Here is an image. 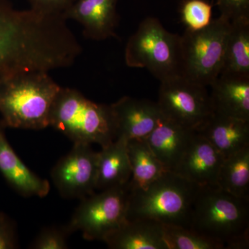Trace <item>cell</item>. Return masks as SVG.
Returning a JSON list of instances; mask_svg holds the SVG:
<instances>
[{
	"label": "cell",
	"mask_w": 249,
	"mask_h": 249,
	"mask_svg": "<svg viewBox=\"0 0 249 249\" xmlns=\"http://www.w3.org/2000/svg\"><path fill=\"white\" fill-rule=\"evenodd\" d=\"M80 53L62 16L19 11L0 0V84L25 72L71 66Z\"/></svg>",
	"instance_id": "obj_1"
},
{
	"label": "cell",
	"mask_w": 249,
	"mask_h": 249,
	"mask_svg": "<svg viewBox=\"0 0 249 249\" xmlns=\"http://www.w3.org/2000/svg\"><path fill=\"white\" fill-rule=\"evenodd\" d=\"M190 229L224 246H249V199L238 197L218 186L199 187L193 201Z\"/></svg>",
	"instance_id": "obj_2"
},
{
	"label": "cell",
	"mask_w": 249,
	"mask_h": 249,
	"mask_svg": "<svg viewBox=\"0 0 249 249\" xmlns=\"http://www.w3.org/2000/svg\"><path fill=\"white\" fill-rule=\"evenodd\" d=\"M60 88L47 71L25 72L6 80L0 84L1 123L12 128H46Z\"/></svg>",
	"instance_id": "obj_3"
},
{
	"label": "cell",
	"mask_w": 249,
	"mask_h": 249,
	"mask_svg": "<svg viewBox=\"0 0 249 249\" xmlns=\"http://www.w3.org/2000/svg\"><path fill=\"white\" fill-rule=\"evenodd\" d=\"M49 122V126L73 143H96L103 147L116 139L110 105L93 102L71 88L60 87L51 107Z\"/></svg>",
	"instance_id": "obj_4"
},
{
	"label": "cell",
	"mask_w": 249,
	"mask_h": 249,
	"mask_svg": "<svg viewBox=\"0 0 249 249\" xmlns=\"http://www.w3.org/2000/svg\"><path fill=\"white\" fill-rule=\"evenodd\" d=\"M129 187L127 221L149 219L163 225L189 228L197 185L165 171L145 188Z\"/></svg>",
	"instance_id": "obj_5"
},
{
	"label": "cell",
	"mask_w": 249,
	"mask_h": 249,
	"mask_svg": "<svg viewBox=\"0 0 249 249\" xmlns=\"http://www.w3.org/2000/svg\"><path fill=\"white\" fill-rule=\"evenodd\" d=\"M126 65L148 70L162 80L181 75V36L167 31L158 19L147 18L124 49Z\"/></svg>",
	"instance_id": "obj_6"
},
{
	"label": "cell",
	"mask_w": 249,
	"mask_h": 249,
	"mask_svg": "<svg viewBox=\"0 0 249 249\" xmlns=\"http://www.w3.org/2000/svg\"><path fill=\"white\" fill-rule=\"evenodd\" d=\"M231 22L219 16L198 31L181 36V76L210 87L222 71Z\"/></svg>",
	"instance_id": "obj_7"
},
{
	"label": "cell",
	"mask_w": 249,
	"mask_h": 249,
	"mask_svg": "<svg viewBox=\"0 0 249 249\" xmlns=\"http://www.w3.org/2000/svg\"><path fill=\"white\" fill-rule=\"evenodd\" d=\"M129 182L124 186L101 190L81 199L71 220L70 231L82 232L87 240L104 241L111 232L127 221Z\"/></svg>",
	"instance_id": "obj_8"
},
{
	"label": "cell",
	"mask_w": 249,
	"mask_h": 249,
	"mask_svg": "<svg viewBox=\"0 0 249 249\" xmlns=\"http://www.w3.org/2000/svg\"><path fill=\"white\" fill-rule=\"evenodd\" d=\"M157 103L162 115L196 132L213 114L207 87L181 75L160 81Z\"/></svg>",
	"instance_id": "obj_9"
},
{
	"label": "cell",
	"mask_w": 249,
	"mask_h": 249,
	"mask_svg": "<svg viewBox=\"0 0 249 249\" xmlns=\"http://www.w3.org/2000/svg\"><path fill=\"white\" fill-rule=\"evenodd\" d=\"M98 152L90 144L74 143L71 151L58 160L51 173L62 197L84 199L94 193L97 179Z\"/></svg>",
	"instance_id": "obj_10"
},
{
	"label": "cell",
	"mask_w": 249,
	"mask_h": 249,
	"mask_svg": "<svg viewBox=\"0 0 249 249\" xmlns=\"http://www.w3.org/2000/svg\"><path fill=\"white\" fill-rule=\"evenodd\" d=\"M110 106L115 121L116 139L146 138L161 115L157 103L150 100L124 96Z\"/></svg>",
	"instance_id": "obj_11"
},
{
	"label": "cell",
	"mask_w": 249,
	"mask_h": 249,
	"mask_svg": "<svg viewBox=\"0 0 249 249\" xmlns=\"http://www.w3.org/2000/svg\"><path fill=\"white\" fill-rule=\"evenodd\" d=\"M224 157L203 136L196 132L174 173L198 186H217Z\"/></svg>",
	"instance_id": "obj_12"
},
{
	"label": "cell",
	"mask_w": 249,
	"mask_h": 249,
	"mask_svg": "<svg viewBox=\"0 0 249 249\" xmlns=\"http://www.w3.org/2000/svg\"><path fill=\"white\" fill-rule=\"evenodd\" d=\"M118 0H75L63 17L81 24L88 38L104 40L116 37Z\"/></svg>",
	"instance_id": "obj_13"
},
{
	"label": "cell",
	"mask_w": 249,
	"mask_h": 249,
	"mask_svg": "<svg viewBox=\"0 0 249 249\" xmlns=\"http://www.w3.org/2000/svg\"><path fill=\"white\" fill-rule=\"evenodd\" d=\"M196 132L161 114L155 128L145 139L165 169L173 172Z\"/></svg>",
	"instance_id": "obj_14"
},
{
	"label": "cell",
	"mask_w": 249,
	"mask_h": 249,
	"mask_svg": "<svg viewBox=\"0 0 249 249\" xmlns=\"http://www.w3.org/2000/svg\"><path fill=\"white\" fill-rule=\"evenodd\" d=\"M0 121V172L10 186L24 197H45L50 191L47 180L33 173L16 155L6 138Z\"/></svg>",
	"instance_id": "obj_15"
},
{
	"label": "cell",
	"mask_w": 249,
	"mask_h": 249,
	"mask_svg": "<svg viewBox=\"0 0 249 249\" xmlns=\"http://www.w3.org/2000/svg\"><path fill=\"white\" fill-rule=\"evenodd\" d=\"M210 87L214 114L249 121V78L219 76Z\"/></svg>",
	"instance_id": "obj_16"
},
{
	"label": "cell",
	"mask_w": 249,
	"mask_h": 249,
	"mask_svg": "<svg viewBox=\"0 0 249 249\" xmlns=\"http://www.w3.org/2000/svg\"><path fill=\"white\" fill-rule=\"evenodd\" d=\"M198 133L224 158L249 145V121L213 114Z\"/></svg>",
	"instance_id": "obj_17"
},
{
	"label": "cell",
	"mask_w": 249,
	"mask_h": 249,
	"mask_svg": "<svg viewBox=\"0 0 249 249\" xmlns=\"http://www.w3.org/2000/svg\"><path fill=\"white\" fill-rule=\"evenodd\" d=\"M103 242L112 249H168L163 224L149 219L126 221Z\"/></svg>",
	"instance_id": "obj_18"
},
{
	"label": "cell",
	"mask_w": 249,
	"mask_h": 249,
	"mask_svg": "<svg viewBox=\"0 0 249 249\" xmlns=\"http://www.w3.org/2000/svg\"><path fill=\"white\" fill-rule=\"evenodd\" d=\"M127 140L117 138L98 152L96 189L124 186L132 177L127 151Z\"/></svg>",
	"instance_id": "obj_19"
},
{
	"label": "cell",
	"mask_w": 249,
	"mask_h": 249,
	"mask_svg": "<svg viewBox=\"0 0 249 249\" xmlns=\"http://www.w3.org/2000/svg\"><path fill=\"white\" fill-rule=\"evenodd\" d=\"M219 76L249 78V19L231 22Z\"/></svg>",
	"instance_id": "obj_20"
},
{
	"label": "cell",
	"mask_w": 249,
	"mask_h": 249,
	"mask_svg": "<svg viewBox=\"0 0 249 249\" xmlns=\"http://www.w3.org/2000/svg\"><path fill=\"white\" fill-rule=\"evenodd\" d=\"M127 151L132 171L129 181L132 188H145L167 171L146 139L127 140Z\"/></svg>",
	"instance_id": "obj_21"
},
{
	"label": "cell",
	"mask_w": 249,
	"mask_h": 249,
	"mask_svg": "<svg viewBox=\"0 0 249 249\" xmlns=\"http://www.w3.org/2000/svg\"><path fill=\"white\" fill-rule=\"evenodd\" d=\"M217 186L232 196L249 199V145L224 159Z\"/></svg>",
	"instance_id": "obj_22"
},
{
	"label": "cell",
	"mask_w": 249,
	"mask_h": 249,
	"mask_svg": "<svg viewBox=\"0 0 249 249\" xmlns=\"http://www.w3.org/2000/svg\"><path fill=\"white\" fill-rule=\"evenodd\" d=\"M163 226V238L168 249H224L222 244L190 228Z\"/></svg>",
	"instance_id": "obj_23"
},
{
	"label": "cell",
	"mask_w": 249,
	"mask_h": 249,
	"mask_svg": "<svg viewBox=\"0 0 249 249\" xmlns=\"http://www.w3.org/2000/svg\"><path fill=\"white\" fill-rule=\"evenodd\" d=\"M212 6L204 0H187L181 8V19L186 29L198 31L211 23Z\"/></svg>",
	"instance_id": "obj_24"
},
{
	"label": "cell",
	"mask_w": 249,
	"mask_h": 249,
	"mask_svg": "<svg viewBox=\"0 0 249 249\" xmlns=\"http://www.w3.org/2000/svg\"><path fill=\"white\" fill-rule=\"evenodd\" d=\"M67 226L50 227L41 231L33 241L29 248L33 249H68L69 236L71 235Z\"/></svg>",
	"instance_id": "obj_25"
},
{
	"label": "cell",
	"mask_w": 249,
	"mask_h": 249,
	"mask_svg": "<svg viewBox=\"0 0 249 249\" xmlns=\"http://www.w3.org/2000/svg\"><path fill=\"white\" fill-rule=\"evenodd\" d=\"M221 16L230 22L249 19V0H216Z\"/></svg>",
	"instance_id": "obj_26"
},
{
	"label": "cell",
	"mask_w": 249,
	"mask_h": 249,
	"mask_svg": "<svg viewBox=\"0 0 249 249\" xmlns=\"http://www.w3.org/2000/svg\"><path fill=\"white\" fill-rule=\"evenodd\" d=\"M31 9L42 14L60 15L70 9L75 0H28Z\"/></svg>",
	"instance_id": "obj_27"
},
{
	"label": "cell",
	"mask_w": 249,
	"mask_h": 249,
	"mask_svg": "<svg viewBox=\"0 0 249 249\" xmlns=\"http://www.w3.org/2000/svg\"><path fill=\"white\" fill-rule=\"evenodd\" d=\"M16 229L7 215L0 213V249H14L18 247Z\"/></svg>",
	"instance_id": "obj_28"
}]
</instances>
